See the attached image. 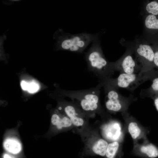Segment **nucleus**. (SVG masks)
Here are the masks:
<instances>
[{
	"mask_svg": "<svg viewBox=\"0 0 158 158\" xmlns=\"http://www.w3.org/2000/svg\"><path fill=\"white\" fill-rule=\"evenodd\" d=\"M29 83L23 80L20 83V85L23 90H27Z\"/></svg>",
	"mask_w": 158,
	"mask_h": 158,
	"instance_id": "obj_21",
	"label": "nucleus"
},
{
	"mask_svg": "<svg viewBox=\"0 0 158 158\" xmlns=\"http://www.w3.org/2000/svg\"><path fill=\"white\" fill-rule=\"evenodd\" d=\"M39 89V86L35 83L31 82L28 84L27 91L30 93H33L37 92Z\"/></svg>",
	"mask_w": 158,
	"mask_h": 158,
	"instance_id": "obj_19",
	"label": "nucleus"
},
{
	"mask_svg": "<svg viewBox=\"0 0 158 158\" xmlns=\"http://www.w3.org/2000/svg\"><path fill=\"white\" fill-rule=\"evenodd\" d=\"M63 111L70 119L73 126L80 127L84 125L87 115L72 101L64 106Z\"/></svg>",
	"mask_w": 158,
	"mask_h": 158,
	"instance_id": "obj_10",
	"label": "nucleus"
},
{
	"mask_svg": "<svg viewBox=\"0 0 158 158\" xmlns=\"http://www.w3.org/2000/svg\"><path fill=\"white\" fill-rule=\"evenodd\" d=\"M154 100V106L157 110L158 111V95H156L152 98Z\"/></svg>",
	"mask_w": 158,
	"mask_h": 158,
	"instance_id": "obj_22",
	"label": "nucleus"
},
{
	"mask_svg": "<svg viewBox=\"0 0 158 158\" xmlns=\"http://www.w3.org/2000/svg\"><path fill=\"white\" fill-rule=\"evenodd\" d=\"M123 142L114 141L109 143L105 153L107 158H115L122 147Z\"/></svg>",
	"mask_w": 158,
	"mask_h": 158,
	"instance_id": "obj_16",
	"label": "nucleus"
},
{
	"mask_svg": "<svg viewBox=\"0 0 158 158\" xmlns=\"http://www.w3.org/2000/svg\"><path fill=\"white\" fill-rule=\"evenodd\" d=\"M155 75L153 71L142 73H122L116 78H111L104 82L118 90L124 88L133 91L143 83L155 78Z\"/></svg>",
	"mask_w": 158,
	"mask_h": 158,
	"instance_id": "obj_5",
	"label": "nucleus"
},
{
	"mask_svg": "<svg viewBox=\"0 0 158 158\" xmlns=\"http://www.w3.org/2000/svg\"><path fill=\"white\" fill-rule=\"evenodd\" d=\"M51 122L52 124L59 130L68 128L73 126L70 119L64 113V114L57 112L53 114Z\"/></svg>",
	"mask_w": 158,
	"mask_h": 158,
	"instance_id": "obj_13",
	"label": "nucleus"
},
{
	"mask_svg": "<svg viewBox=\"0 0 158 158\" xmlns=\"http://www.w3.org/2000/svg\"><path fill=\"white\" fill-rule=\"evenodd\" d=\"M154 46L153 47L154 52L153 63L154 67H156L158 69V44Z\"/></svg>",
	"mask_w": 158,
	"mask_h": 158,
	"instance_id": "obj_20",
	"label": "nucleus"
},
{
	"mask_svg": "<svg viewBox=\"0 0 158 158\" xmlns=\"http://www.w3.org/2000/svg\"><path fill=\"white\" fill-rule=\"evenodd\" d=\"M133 149L150 158H154L158 156V148L150 142L148 140L143 141L142 143H139L138 142H133Z\"/></svg>",
	"mask_w": 158,
	"mask_h": 158,
	"instance_id": "obj_12",
	"label": "nucleus"
},
{
	"mask_svg": "<svg viewBox=\"0 0 158 158\" xmlns=\"http://www.w3.org/2000/svg\"><path fill=\"white\" fill-rule=\"evenodd\" d=\"M103 138L109 142H123L126 131L117 120H111L102 125L101 128Z\"/></svg>",
	"mask_w": 158,
	"mask_h": 158,
	"instance_id": "obj_7",
	"label": "nucleus"
},
{
	"mask_svg": "<svg viewBox=\"0 0 158 158\" xmlns=\"http://www.w3.org/2000/svg\"><path fill=\"white\" fill-rule=\"evenodd\" d=\"M92 42L90 48L85 54V58L88 70L95 75L100 82H103L111 78L115 72L103 54L98 35Z\"/></svg>",
	"mask_w": 158,
	"mask_h": 158,
	"instance_id": "obj_2",
	"label": "nucleus"
},
{
	"mask_svg": "<svg viewBox=\"0 0 158 158\" xmlns=\"http://www.w3.org/2000/svg\"><path fill=\"white\" fill-rule=\"evenodd\" d=\"M3 157V158H16L12 155L7 153L4 154Z\"/></svg>",
	"mask_w": 158,
	"mask_h": 158,
	"instance_id": "obj_23",
	"label": "nucleus"
},
{
	"mask_svg": "<svg viewBox=\"0 0 158 158\" xmlns=\"http://www.w3.org/2000/svg\"><path fill=\"white\" fill-rule=\"evenodd\" d=\"M90 133L87 138L85 145H87L96 154L104 156L109 143L108 142L96 133Z\"/></svg>",
	"mask_w": 158,
	"mask_h": 158,
	"instance_id": "obj_11",
	"label": "nucleus"
},
{
	"mask_svg": "<svg viewBox=\"0 0 158 158\" xmlns=\"http://www.w3.org/2000/svg\"><path fill=\"white\" fill-rule=\"evenodd\" d=\"M137 59L140 63L141 73H144L153 71L154 67L153 47L147 44H141L136 50Z\"/></svg>",
	"mask_w": 158,
	"mask_h": 158,
	"instance_id": "obj_8",
	"label": "nucleus"
},
{
	"mask_svg": "<svg viewBox=\"0 0 158 158\" xmlns=\"http://www.w3.org/2000/svg\"><path fill=\"white\" fill-rule=\"evenodd\" d=\"M145 25L147 28L156 33L158 31V16L149 14L145 19Z\"/></svg>",
	"mask_w": 158,
	"mask_h": 158,
	"instance_id": "obj_17",
	"label": "nucleus"
},
{
	"mask_svg": "<svg viewBox=\"0 0 158 158\" xmlns=\"http://www.w3.org/2000/svg\"><path fill=\"white\" fill-rule=\"evenodd\" d=\"M101 83L104 90L106 108L109 112L114 113L128 111L130 104L137 99L132 95L128 97L121 95L118 89L106 82Z\"/></svg>",
	"mask_w": 158,
	"mask_h": 158,
	"instance_id": "obj_4",
	"label": "nucleus"
},
{
	"mask_svg": "<svg viewBox=\"0 0 158 158\" xmlns=\"http://www.w3.org/2000/svg\"><path fill=\"white\" fill-rule=\"evenodd\" d=\"M124 121V128L130 135L133 142L143 139V141L148 140L147 136L149 133L148 129L142 126L128 111L121 113Z\"/></svg>",
	"mask_w": 158,
	"mask_h": 158,
	"instance_id": "obj_6",
	"label": "nucleus"
},
{
	"mask_svg": "<svg viewBox=\"0 0 158 158\" xmlns=\"http://www.w3.org/2000/svg\"><path fill=\"white\" fill-rule=\"evenodd\" d=\"M150 87L141 90L140 95L142 98L149 97L152 98L158 95V77L154 78Z\"/></svg>",
	"mask_w": 158,
	"mask_h": 158,
	"instance_id": "obj_15",
	"label": "nucleus"
},
{
	"mask_svg": "<svg viewBox=\"0 0 158 158\" xmlns=\"http://www.w3.org/2000/svg\"><path fill=\"white\" fill-rule=\"evenodd\" d=\"M4 149L8 152L13 154H17L22 150V146L20 141L13 138H6L3 142Z\"/></svg>",
	"mask_w": 158,
	"mask_h": 158,
	"instance_id": "obj_14",
	"label": "nucleus"
},
{
	"mask_svg": "<svg viewBox=\"0 0 158 158\" xmlns=\"http://www.w3.org/2000/svg\"><path fill=\"white\" fill-rule=\"evenodd\" d=\"M97 35L85 32L72 34L64 33L59 29L54 36L56 41V48L57 49L82 53Z\"/></svg>",
	"mask_w": 158,
	"mask_h": 158,
	"instance_id": "obj_3",
	"label": "nucleus"
},
{
	"mask_svg": "<svg viewBox=\"0 0 158 158\" xmlns=\"http://www.w3.org/2000/svg\"><path fill=\"white\" fill-rule=\"evenodd\" d=\"M103 87L99 82L95 87L84 90L68 91L66 93L72 101L87 115L96 113L107 115L100 103V89Z\"/></svg>",
	"mask_w": 158,
	"mask_h": 158,
	"instance_id": "obj_1",
	"label": "nucleus"
},
{
	"mask_svg": "<svg viewBox=\"0 0 158 158\" xmlns=\"http://www.w3.org/2000/svg\"><path fill=\"white\" fill-rule=\"evenodd\" d=\"M111 67L114 71L128 74L141 73V68L131 53H127L115 62H110Z\"/></svg>",
	"mask_w": 158,
	"mask_h": 158,
	"instance_id": "obj_9",
	"label": "nucleus"
},
{
	"mask_svg": "<svg viewBox=\"0 0 158 158\" xmlns=\"http://www.w3.org/2000/svg\"><path fill=\"white\" fill-rule=\"evenodd\" d=\"M146 9L150 14L158 16V1H153L149 2L146 6Z\"/></svg>",
	"mask_w": 158,
	"mask_h": 158,
	"instance_id": "obj_18",
	"label": "nucleus"
}]
</instances>
